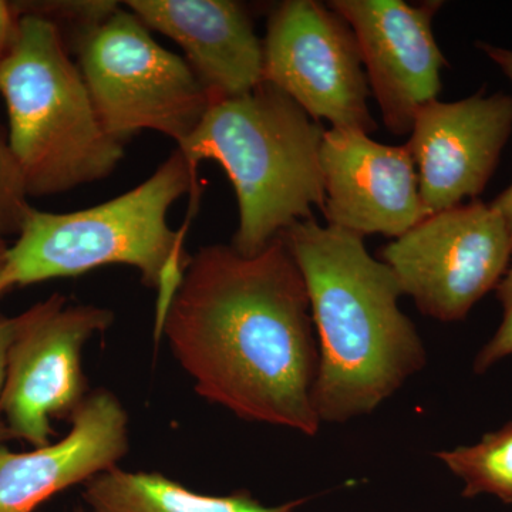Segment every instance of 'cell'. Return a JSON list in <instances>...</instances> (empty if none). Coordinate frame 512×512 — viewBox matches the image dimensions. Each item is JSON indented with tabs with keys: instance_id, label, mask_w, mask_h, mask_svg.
<instances>
[{
	"instance_id": "cell-7",
	"label": "cell",
	"mask_w": 512,
	"mask_h": 512,
	"mask_svg": "<svg viewBox=\"0 0 512 512\" xmlns=\"http://www.w3.org/2000/svg\"><path fill=\"white\" fill-rule=\"evenodd\" d=\"M511 255L503 215L491 204L473 201L424 218L383 248L382 261L420 312L457 322L497 288Z\"/></svg>"
},
{
	"instance_id": "cell-23",
	"label": "cell",
	"mask_w": 512,
	"mask_h": 512,
	"mask_svg": "<svg viewBox=\"0 0 512 512\" xmlns=\"http://www.w3.org/2000/svg\"><path fill=\"white\" fill-rule=\"evenodd\" d=\"M77 512H82V511H77Z\"/></svg>"
},
{
	"instance_id": "cell-17",
	"label": "cell",
	"mask_w": 512,
	"mask_h": 512,
	"mask_svg": "<svg viewBox=\"0 0 512 512\" xmlns=\"http://www.w3.org/2000/svg\"><path fill=\"white\" fill-rule=\"evenodd\" d=\"M25 187L8 141L0 134V235L19 232L26 211Z\"/></svg>"
},
{
	"instance_id": "cell-12",
	"label": "cell",
	"mask_w": 512,
	"mask_h": 512,
	"mask_svg": "<svg viewBox=\"0 0 512 512\" xmlns=\"http://www.w3.org/2000/svg\"><path fill=\"white\" fill-rule=\"evenodd\" d=\"M328 225L365 238H400L427 217L416 165L406 146L330 128L320 147Z\"/></svg>"
},
{
	"instance_id": "cell-13",
	"label": "cell",
	"mask_w": 512,
	"mask_h": 512,
	"mask_svg": "<svg viewBox=\"0 0 512 512\" xmlns=\"http://www.w3.org/2000/svg\"><path fill=\"white\" fill-rule=\"evenodd\" d=\"M70 421L64 439L29 453L0 444V512H33L60 491L117 467L128 453V414L109 390L90 393Z\"/></svg>"
},
{
	"instance_id": "cell-3",
	"label": "cell",
	"mask_w": 512,
	"mask_h": 512,
	"mask_svg": "<svg viewBox=\"0 0 512 512\" xmlns=\"http://www.w3.org/2000/svg\"><path fill=\"white\" fill-rule=\"evenodd\" d=\"M185 194H191V221L200 201L197 173L175 150L144 183L96 207L64 214L29 207L18 241L6 251L0 295L101 266H133L143 284L156 289L157 333L190 264L188 225L175 231L168 224L171 207Z\"/></svg>"
},
{
	"instance_id": "cell-5",
	"label": "cell",
	"mask_w": 512,
	"mask_h": 512,
	"mask_svg": "<svg viewBox=\"0 0 512 512\" xmlns=\"http://www.w3.org/2000/svg\"><path fill=\"white\" fill-rule=\"evenodd\" d=\"M0 94L26 194H59L103 180L123 160V143L101 124L60 26L46 16H20L0 62Z\"/></svg>"
},
{
	"instance_id": "cell-21",
	"label": "cell",
	"mask_w": 512,
	"mask_h": 512,
	"mask_svg": "<svg viewBox=\"0 0 512 512\" xmlns=\"http://www.w3.org/2000/svg\"><path fill=\"white\" fill-rule=\"evenodd\" d=\"M19 19L20 16L15 12V8L0 0V62L12 45Z\"/></svg>"
},
{
	"instance_id": "cell-11",
	"label": "cell",
	"mask_w": 512,
	"mask_h": 512,
	"mask_svg": "<svg viewBox=\"0 0 512 512\" xmlns=\"http://www.w3.org/2000/svg\"><path fill=\"white\" fill-rule=\"evenodd\" d=\"M511 131L512 97L504 93L437 99L417 111L406 147L427 217L484 191Z\"/></svg>"
},
{
	"instance_id": "cell-22",
	"label": "cell",
	"mask_w": 512,
	"mask_h": 512,
	"mask_svg": "<svg viewBox=\"0 0 512 512\" xmlns=\"http://www.w3.org/2000/svg\"><path fill=\"white\" fill-rule=\"evenodd\" d=\"M8 248L3 245V242L0 241V272H2L3 265H5V255Z\"/></svg>"
},
{
	"instance_id": "cell-4",
	"label": "cell",
	"mask_w": 512,
	"mask_h": 512,
	"mask_svg": "<svg viewBox=\"0 0 512 512\" xmlns=\"http://www.w3.org/2000/svg\"><path fill=\"white\" fill-rule=\"evenodd\" d=\"M322 124L275 87L262 82L242 96L215 101L177 146L192 171L204 160L224 168L238 202L232 247L255 255L325 201Z\"/></svg>"
},
{
	"instance_id": "cell-9",
	"label": "cell",
	"mask_w": 512,
	"mask_h": 512,
	"mask_svg": "<svg viewBox=\"0 0 512 512\" xmlns=\"http://www.w3.org/2000/svg\"><path fill=\"white\" fill-rule=\"evenodd\" d=\"M264 82L274 84L313 120L370 134V89L355 33L338 12L315 0H288L268 20Z\"/></svg>"
},
{
	"instance_id": "cell-2",
	"label": "cell",
	"mask_w": 512,
	"mask_h": 512,
	"mask_svg": "<svg viewBox=\"0 0 512 512\" xmlns=\"http://www.w3.org/2000/svg\"><path fill=\"white\" fill-rule=\"evenodd\" d=\"M279 237L301 269L311 302L319 420L345 423L375 412L426 365L423 340L399 308L396 275L369 254L362 237L313 217Z\"/></svg>"
},
{
	"instance_id": "cell-20",
	"label": "cell",
	"mask_w": 512,
	"mask_h": 512,
	"mask_svg": "<svg viewBox=\"0 0 512 512\" xmlns=\"http://www.w3.org/2000/svg\"><path fill=\"white\" fill-rule=\"evenodd\" d=\"M18 326L19 316H16V318H2L0 316V402H2L3 383H5L6 357H8L10 343L15 339ZM8 437H10V434L5 420H3L2 407H0V444Z\"/></svg>"
},
{
	"instance_id": "cell-8",
	"label": "cell",
	"mask_w": 512,
	"mask_h": 512,
	"mask_svg": "<svg viewBox=\"0 0 512 512\" xmlns=\"http://www.w3.org/2000/svg\"><path fill=\"white\" fill-rule=\"evenodd\" d=\"M113 320L109 309L70 305L59 293L19 316L0 402L10 437L35 448L50 444V419H72L90 394L84 345Z\"/></svg>"
},
{
	"instance_id": "cell-14",
	"label": "cell",
	"mask_w": 512,
	"mask_h": 512,
	"mask_svg": "<svg viewBox=\"0 0 512 512\" xmlns=\"http://www.w3.org/2000/svg\"><path fill=\"white\" fill-rule=\"evenodd\" d=\"M148 29L173 39L215 101L264 82V45L247 9L232 0H128Z\"/></svg>"
},
{
	"instance_id": "cell-16",
	"label": "cell",
	"mask_w": 512,
	"mask_h": 512,
	"mask_svg": "<svg viewBox=\"0 0 512 512\" xmlns=\"http://www.w3.org/2000/svg\"><path fill=\"white\" fill-rule=\"evenodd\" d=\"M436 457L463 480L464 497L490 494L512 504V421L485 434L474 446L439 451Z\"/></svg>"
},
{
	"instance_id": "cell-15",
	"label": "cell",
	"mask_w": 512,
	"mask_h": 512,
	"mask_svg": "<svg viewBox=\"0 0 512 512\" xmlns=\"http://www.w3.org/2000/svg\"><path fill=\"white\" fill-rule=\"evenodd\" d=\"M83 498L93 512H293L306 501L266 507L244 491L224 497L198 494L161 473L119 467L87 481Z\"/></svg>"
},
{
	"instance_id": "cell-6",
	"label": "cell",
	"mask_w": 512,
	"mask_h": 512,
	"mask_svg": "<svg viewBox=\"0 0 512 512\" xmlns=\"http://www.w3.org/2000/svg\"><path fill=\"white\" fill-rule=\"evenodd\" d=\"M74 46L101 124L120 143L151 130L180 146L210 109V94L187 60L158 45L131 10L117 5L74 30Z\"/></svg>"
},
{
	"instance_id": "cell-1",
	"label": "cell",
	"mask_w": 512,
	"mask_h": 512,
	"mask_svg": "<svg viewBox=\"0 0 512 512\" xmlns=\"http://www.w3.org/2000/svg\"><path fill=\"white\" fill-rule=\"evenodd\" d=\"M195 392L239 417L315 436L318 339L308 289L281 237L255 255L191 256L156 333Z\"/></svg>"
},
{
	"instance_id": "cell-19",
	"label": "cell",
	"mask_w": 512,
	"mask_h": 512,
	"mask_svg": "<svg viewBox=\"0 0 512 512\" xmlns=\"http://www.w3.org/2000/svg\"><path fill=\"white\" fill-rule=\"evenodd\" d=\"M478 49L485 53L512 82V50L490 45V43L478 42ZM491 205L503 215L512 237V184L504 192H501Z\"/></svg>"
},
{
	"instance_id": "cell-10",
	"label": "cell",
	"mask_w": 512,
	"mask_h": 512,
	"mask_svg": "<svg viewBox=\"0 0 512 512\" xmlns=\"http://www.w3.org/2000/svg\"><path fill=\"white\" fill-rule=\"evenodd\" d=\"M441 5L403 0L328 2L355 33L370 92L394 136L410 134L417 111L439 96L447 60L434 37L433 20Z\"/></svg>"
},
{
	"instance_id": "cell-18",
	"label": "cell",
	"mask_w": 512,
	"mask_h": 512,
	"mask_svg": "<svg viewBox=\"0 0 512 512\" xmlns=\"http://www.w3.org/2000/svg\"><path fill=\"white\" fill-rule=\"evenodd\" d=\"M495 289L498 301L503 306V322L474 360V372L478 375L487 372L505 357L512 356V266Z\"/></svg>"
}]
</instances>
